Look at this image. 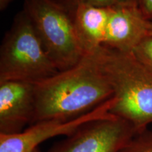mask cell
I'll return each instance as SVG.
<instances>
[{
  "mask_svg": "<svg viewBox=\"0 0 152 152\" xmlns=\"http://www.w3.org/2000/svg\"><path fill=\"white\" fill-rule=\"evenodd\" d=\"M35 111V83L0 82V134L21 132L26 125L33 124Z\"/></svg>",
  "mask_w": 152,
  "mask_h": 152,
  "instance_id": "cell-7",
  "label": "cell"
},
{
  "mask_svg": "<svg viewBox=\"0 0 152 152\" xmlns=\"http://www.w3.org/2000/svg\"><path fill=\"white\" fill-rule=\"evenodd\" d=\"M114 102L113 96L92 111L70 121H42L33 123L30 128L17 134H0V152H33L49 139L60 135L68 136L85 123L111 115L110 110Z\"/></svg>",
  "mask_w": 152,
  "mask_h": 152,
  "instance_id": "cell-6",
  "label": "cell"
},
{
  "mask_svg": "<svg viewBox=\"0 0 152 152\" xmlns=\"http://www.w3.org/2000/svg\"><path fill=\"white\" fill-rule=\"evenodd\" d=\"M151 134H152V131H151Z\"/></svg>",
  "mask_w": 152,
  "mask_h": 152,
  "instance_id": "cell-17",
  "label": "cell"
},
{
  "mask_svg": "<svg viewBox=\"0 0 152 152\" xmlns=\"http://www.w3.org/2000/svg\"><path fill=\"white\" fill-rule=\"evenodd\" d=\"M23 10L58 71L73 67L86 55L71 13L56 0H24Z\"/></svg>",
  "mask_w": 152,
  "mask_h": 152,
  "instance_id": "cell-4",
  "label": "cell"
},
{
  "mask_svg": "<svg viewBox=\"0 0 152 152\" xmlns=\"http://www.w3.org/2000/svg\"><path fill=\"white\" fill-rule=\"evenodd\" d=\"M148 20L137 3L111 7L104 46L123 52H132L149 36Z\"/></svg>",
  "mask_w": 152,
  "mask_h": 152,
  "instance_id": "cell-8",
  "label": "cell"
},
{
  "mask_svg": "<svg viewBox=\"0 0 152 152\" xmlns=\"http://www.w3.org/2000/svg\"><path fill=\"white\" fill-rule=\"evenodd\" d=\"M68 11L80 4H86L102 7H111L115 6L137 3V0H56ZM138 4V3H137Z\"/></svg>",
  "mask_w": 152,
  "mask_h": 152,
  "instance_id": "cell-11",
  "label": "cell"
},
{
  "mask_svg": "<svg viewBox=\"0 0 152 152\" xmlns=\"http://www.w3.org/2000/svg\"><path fill=\"white\" fill-rule=\"evenodd\" d=\"M113 89L94 54L76 65L35 83L33 123L70 121L92 111L113 97Z\"/></svg>",
  "mask_w": 152,
  "mask_h": 152,
  "instance_id": "cell-1",
  "label": "cell"
},
{
  "mask_svg": "<svg viewBox=\"0 0 152 152\" xmlns=\"http://www.w3.org/2000/svg\"><path fill=\"white\" fill-rule=\"evenodd\" d=\"M137 134L128 121L111 115L82 125L49 152H120Z\"/></svg>",
  "mask_w": 152,
  "mask_h": 152,
  "instance_id": "cell-5",
  "label": "cell"
},
{
  "mask_svg": "<svg viewBox=\"0 0 152 152\" xmlns=\"http://www.w3.org/2000/svg\"><path fill=\"white\" fill-rule=\"evenodd\" d=\"M14 0H0V10H5Z\"/></svg>",
  "mask_w": 152,
  "mask_h": 152,
  "instance_id": "cell-14",
  "label": "cell"
},
{
  "mask_svg": "<svg viewBox=\"0 0 152 152\" xmlns=\"http://www.w3.org/2000/svg\"><path fill=\"white\" fill-rule=\"evenodd\" d=\"M59 71L49 56L27 14L15 16L0 48V82L37 83Z\"/></svg>",
  "mask_w": 152,
  "mask_h": 152,
  "instance_id": "cell-3",
  "label": "cell"
},
{
  "mask_svg": "<svg viewBox=\"0 0 152 152\" xmlns=\"http://www.w3.org/2000/svg\"><path fill=\"white\" fill-rule=\"evenodd\" d=\"M149 35H152V21L149 22Z\"/></svg>",
  "mask_w": 152,
  "mask_h": 152,
  "instance_id": "cell-15",
  "label": "cell"
},
{
  "mask_svg": "<svg viewBox=\"0 0 152 152\" xmlns=\"http://www.w3.org/2000/svg\"><path fill=\"white\" fill-rule=\"evenodd\" d=\"M33 152H42V151H41L40 150H39V149H38V148H37V149H36L35 150H34V151H33Z\"/></svg>",
  "mask_w": 152,
  "mask_h": 152,
  "instance_id": "cell-16",
  "label": "cell"
},
{
  "mask_svg": "<svg viewBox=\"0 0 152 152\" xmlns=\"http://www.w3.org/2000/svg\"><path fill=\"white\" fill-rule=\"evenodd\" d=\"M132 53L146 68L152 72V35L144 38Z\"/></svg>",
  "mask_w": 152,
  "mask_h": 152,
  "instance_id": "cell-12",
  "label": "cell"
},
{
  "mask_svg": "<svg viewBox=\"0 0 152 152\" xmlns=\"http://www.w3.org/2000/svg\"><path fill=\"white\" fill-rule=\"evenodd\" d=\"M120 152H152V134L146 130L138 133Z\"/></svg>",
  "mask_w": 152,
  "mask_h": 152,
  "instance_id": "cell-10",
  "label": "cell"
},
{
  "mask_svg": "<svg viewBox=\"0 0 152 152\" xmlns=\"http://www.w3.org/2000/svg\"><path fill=\"white\" fill-rule=\"evenodd\" d=\"M113 91L111 115L121 118L138 133L152 123V72L132 52L103 46L93 53Z\"/></svg>",
  "mask_w": 152,
  "mask_h": 152,
  "instance_id": "cell-2",
  "label": "cell"
},
{
  "mask_svg": "<svg viewBox=\"0 0 152 152\" xmlns=\"http://www.w3.org/2000/svg\"><path fill=\"white\" fill-rule=\"evenodd\" d=\"M111 7L80 4L69 11L77 37L85 54L104 46Z\"/></svg>",
  "mask_w": 152,
  "mask_h": 152,
  "instance_id": "cell-9",
  "label": "cell"
},
{
  "mask_svg": "<svg viewBox=\"0 0 152 152\" xmlns=\"http://www.w3.org/2000/svg\"><path fill=\"white\" fill-rule=\"evenodd\" d=\"M142 14L149 21H152V0H137Z\"/></svg>",
  "mask_w": 152,
  "mask_h": 152,
  "instance_id": "cell-13",
  "label": "cell"
}]
</instances>
